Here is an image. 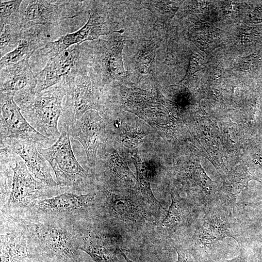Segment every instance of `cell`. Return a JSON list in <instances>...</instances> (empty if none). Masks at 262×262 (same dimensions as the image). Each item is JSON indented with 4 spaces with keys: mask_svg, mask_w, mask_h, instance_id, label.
Segmentation results:
<instances>
[{
    "mask_svg": "<svg viewBox=\"0 0 262 262\" xmlns=\"http://www.w3.org/2000/svg\"><path fill=\"white\" fill-rule=\"evenodd\" d=\"M102 192L106 197L108 206L119 218L135 222L143 218L142 211L127 197L111 192L105 188Z\"/></svg>",
    "mask_w": 262,
    "mask_h": 262,
    "instance_id": "18",
    "label": "cell"
},
{
    "mask_svg": "<svg viewBox=\"0 0 262 262\" xmlns=\"http://www.w3.org/2000/svg\"><path fill=\"white\" fill-rule=\"evenodd\" d=\"M188 215L189 211L183 201L171 194V203L162 226L169 231H175L185 222Z\"/></svg>",
    "mask_w": 262,
    "mask_h": 262,
    "instance_id": "20",
    "label": "cell"
},
{
    "mask_svg": "<svg viewBox=\"0 0 262 262\" xmlns=\"http://www.w3.org/2000/svg\"><path fill=\"white\" fill-rule=\"evenodd\" d=\"M252 22L254 23L262 22V10H259L255 13L252 18Z\"/></svg>",
    "mask_w": 262,
    "mask_h": 262,
    "instance_id": "30",
    "label": "cell"
},
{
    "mask_svg": "<svg viewBox=\"0 0 262 262\" xmlns=\"http://www.w3.org/2000/svg\"><path fill=\"white\" fill-rule=\"evenodd\" d=\"M23 30L18 25L0 24V58L18 46L22 38Z\"/></svg>",
    "mask_w": 262,
    "mask_h": 262,
    "instance_id": "22",
    "label": "cell"
},
{
    "mask_svg": "<svg viewBox=\"0 0 262 262\" xmlns=\"http://www.w3.org/2000/svg\"><path fill=\"white\" fill-rule=\"evenodd\" d=\"M79 248L88 254L95 262H118L115 253L92 241L84 242Z\"/></svg>",
    "mask_w": 262,
    "mask_h": 262,
    "instance_id": "24",
    "label": "cell"
},
{
    "mask_svg": "<svg viewBox=\"0 0 262 262\" xmlns=\"http://www.w3.org/2000/svg\"><path fill=\"white\" fill-rule=\"evenodd\" d=\"M60 131V136L53 145L45 148L37 146V148L51 166L58 186L76 191L88 180V174L74 155L68 130Z\"/></svg>",
    "mask_w": 262,
    "mask_h": 262,
    "instance_id": "6",
    "label": "cell"
},
{
    "mask_svg": "<svg viewBox=\"0 0 262 262\" xmlns=\"http://www.w3.org/2000/svg\"><path fill=\"white\" fill-rule=\"evenodd\" d=\"M33 143L15 139H5L0 142L3 148L20 156L32 175L46 185L57 188L58 185L52 175L51 167L40 154Z\"/></svg>",
    "mask_w": 262,
    "mask_h": 262,
    "instance_id": "11",
    "label": "cell"
},
{
    "mask_svg": "<svg viewBox=\"0 0 262 262\" xmlns=\"http://www.w3.org/2000/svg\"><path fill=\"white\" fill-rule=\"evenodd\" d=\"M156 49L154 45L144 47L136 55L134 67L136 70L143 74H152Z\"/></svg>",
    "mask_w": 262,
    "mask_h": 262,
    "instance_id": "26",
    "label": "cell"
},
{
    "mask_svg": "<svg viewBox=\"0 0 262 262\" xmlns=\"http://www.w3.org/2000/svg\"><path fill=\"white\" fill-rule=\"evenodd\" d=\"M66 93L59 121V131L69 126L90 110H99L100 91L89 76L87 65L63 80Z\"/></svg>",
    "mask_w": 262,
    "mask_h": 262,
    "instance_id": "5",
    "label": "cell"
},
{
    "mask_svg": "<svg viewBox=\"0 0 262 262\" xmlns=\"http://www.w3.org/2000/svg\"><path fill=\"white\" fill-rule=\"evenodd\" d=\"M229 212L221 205L210 208L196 231V242L200 247L210 246L226 237L237 240L231 227Z\"/></svg>",
    "mask_w": 262,
    "mask_h": 262,
    "instance_id": "13",
    "label": "cell"
},
{
    "mask_svg": "<svg viewBox=\"0 0 262 262\" xmlns=\"http://www.w3.org/2000/svg\"><path fill=\"white\" fill-rule=\"evenodd\" d=\"M60 37L57 32L42 25L34 26L24 30L18 46L0 58V69L23 60H30L38 49Z\"/></svg>",
    "mask_w": 262,
    "mask_h": 262,
    "instance_id": "12",
    "label": "cell"
},
{
    "mask_svg": "<svg viewBox=\"0 0 262 262\" xmlns=\"http://www.w3.org/2000/svg\"><path fill=\"white\" fill-rule=\"evenodd\" d=\"M0 158L7 161L13 172L8 202L9 207L25 208L37 198L46 196L57 189L36 180L21 158L16 153L0 148Z\"/></svg>",
    "mask_w": 262,
    "mask_h": 262,
    "instance_id": "7",
    "label": "cell"
},
{
    "mask_svg": "<svg viewBox=\"0 0 262 262\" xmlns=\"http://www.w3.org/2000/svg\"><path fill=\"white\" fill-rule=\"evenodd\" d=\"M178 254V260L175 262H200L201 258L196 252L175 247Z\"/></svg>",
    "mask_w": 262,
    "mask_h": 262,
    "instance_id": "28",
    "label": "cell"
},
{
    "mask_svg": "<svg viewBox=\"0 0 262 262\" xmlns=\"http://www.w3.org/2000/svg\"><path fill=\"white\" fill-rule=\"evenodd\" d=\"M96 2V1H95ZM87 1L89 18L78 30L62 36L38 49L30 59L32 67L44 66L47 62L72 46L98 39L100 36L119 33L114 30L112 18L105 6Z\"/></svg>",
    "mask_w": 262,
    "mask_h": 262,
    "instance_id": "3",
    "label": "cell"
},
{
    "mask_svg": "<svg viewBox=\"0 0 262 262\" xmlns=\"http://www.w3.org/2000/svg\"><path fill=\"white\" fill-rule=\"evenodd\" d=\"M15 94L0 92V142L5 139L31 142L42 147L55 142L34 129L21 113L14 100Z\"/></svg>",
    "mask_w": 262,
    "mask_h": 262,
    "instance_id": "8",
    "label": "cell"
},
{
    "mask_svg": "<svg viewBox=\"0 0 262 262\" xmlns=\"http://www.w3.org/2000/svg\"><path fill=\"white\" fill-rule=\"evenodd\" d=\"M25 237L21 234H0V262H28L30 253Z\"/></svg>",
    "mask_w": 262,
    "mask_h": 262,
    "instance_id": "17",
    "label": "cell"
},
{
    "mask_svg": "<svg viewBox=\"0 0 262 262\" xmlns=\"http://www.w3.org/2000/svg\"><path fill=\"white\" fill-rule=\"evenodd\" d=\"M131 159L136 167L137 186L140 192L150 204L161 207L152 192L149 171L145 163L136 153L132 154Z\"/></svg>",
    "mask_w": 262,
    "mask_h": 262,
    "instance_id": "21",
    "label": "cell"
},
{
    "mask_svg": "<svg viewBox=\"0 0 262 262\" xmlns=\"http://www.w3.org/2000/svg\"><path fill=\"white\" fill-rule=\"evenodd\" d=\"M231 260L233 262H247L246 258L243 253Z\"/></svg>",
    "mask_w": 262,
    "mask_h": 262,
    "instance_id": "31",
    "label": "cell"
},
{
    "mask_svg": "<svg viewBox=\"0 0 262 262\" xmlns=\"http://www.w3.org/2000/svg\"><path fill=\"white\" fill-rule=\"evenodd\" d=\"M124 41L121 35L110 34L88 43L87 72L100 92L112 81L127 78L122 53Z\"/></svg>",
    "mask_w": 262,
    "mask_h": 262,
    "instance_id": "4",
    "label": "cell"
},
{
    "mask_svg": "<svg viewBox=\"0 0 262 262\" xmlns=\"http://www.w3.org/2000/svg\"><path fill=\"white\" fill-rule=\"evenodd\" d=\"M0 91L15 94L25 89L36 87V79L29 59L0 69Z\"/></svg>",
    "mask_w": 262,
    "mask_h": 262,
    "instance_id": "16",
    "label": "cell"
},
{
    "mask_svg": "<svg viewBox=\"0 0 262 262\" xmlns=\"http://www.w3.org/2000/svg\"><path fill=\"white\" fill-rule=\"evenodd\" d=\"M141 8L149 10L162 23L166 38V53L168 52L167 34L169 24L177 12L182 1L144 0L138 1Z\"/></svg>",
    "mask_w": 262,
    "mask_h": 262,
    "instance_id": "19",
    "label": "cell"
},
{
    "mask_svg": "<svg viewBox=\"0 0 262 262\" xmlns=\"http://www.w3.org/2000/svg\"><path fill=\"white\" fill-rule=\"evenodd\" d=\"M208 262H233L231 260H209Z\"/></svg>",
    "mask_w": 262,
    "mask_h": 262,
    "instance_id": "32",
    "label": "cell"
},
{
    "mask_svg": "<svg viewBox=\"0 0 262 262\" xmlns=\"http://www.w3.org/2000/svg\"><path fill=\"white\" fill-rule=\"evenodd\" d=\"M256 55L253 54L243 57L241 61L236 66V69L241 70H248L253 67V63L256 59Z\"/></svg>",
    "mask_w": 262,
    "mask_h": 262,
    "instance_id": "29",
    "label": "cell"
},
{
    "mask_svg": "<svg viewBox=\"0 0 262 262\" xmlns=\"http://www.w3.org/2000/svg\"><path fill=\"white\" fill-rule=\"evenodd\" d=\"M34 232L41 244L58 257L76 260V248L72 235L56 225H35Z\"/></svg>",
    "mask_w": 262,
    "mask_h": 262,
    "instance_id": "14",
    "label": "cell"
},
{
    "mask_svg": "<svg viewBox=\"0 0 262 262\" xmlns=\"http://www.w3.org/2000/svg\"><path fill=\"white\" fill-rule=\"evenodd\" d=\"M95 194H77L64 192L52 197L38 199L30 205L35 212L48 215L76 213L86 207L95 198Z\"/></svg>",
    "mask_w": 262,
    "mask_h": 262,
    "instance_id": "15",
    "label": "cell"
},
{
    "mask_svg": "<svg viewBox=\"0 0 262 262\" xmlns=\"http://www.w3.org/2000/svg\"><path fill=\"white\" fill-rule=\"evenodd\" d=\"M22 2L21 0H0V24L19 26L20 9Z\"/></svg>",
    "mask_w": 262,
    "mask_h": 262,
    "instance_id": "25",
    "label": "cell"
},
{
    "mask_svg": "<svg viewBox=\"0 0 262 262\" xmlns=\"http://www.w3.org/2000/svg\"><path fill=\"white\" fill-rule=\"evenodd\" d=\"M86 12H88L87 1L24 0L20 9L19 26L23 30L44 26L61 37L76 31Z\"/></svg>",
    "mask_w": 262,
    "mask_h": 262,
    "instance_id": "2",
    "label": "cell"
},
{
    "mask_svg": "<svg viewBox=\"0 0 262 262\" xmlns=\"http://www.w3.org/2000/svg\"><path fill=\"white\" fill-rule=\"evenodd\" d=\"M105 155V164L110 172L125 181H133L136 179L133 173L125 161L115 150L110 149Z\"/></svg>",
    "mask_w": 262,
    "mask_h": 262,
    "instance_id": "23",
    "label": "cell"
},
{
    "mask_svg": "<svg viewBox=\"0 0 262 262\" xmlns=\"http://www.w3.org/2000/svg\"><path fill=\"white\" fill-rule=\"evenodd\" d=\"M65 93L62 81L38 93L33 87L22 90L15 94L14 100L30 125L55 142L61 135L59 121Z\"/></svg>",
    "mask_w": 262,
    "mask_h": 262,
    "instance_id": "1",
    "label": "cell"
},
{
    "mask_svg": "<svg viewBox=\"0 0 262 262\" xmlns=\"http://www.w3.org/2000/svg\"><path fill=\"white\" fill-rule=\"evenodd\" d=\"M68 131L70 136L83 147L89 164L96 165L98 148L106 143L107 137L105 122L98 111L86 112L69 126Z\"/></svg>",
    "mask_w": 262,
    "mask_h": 262,
    "instance_id": "10",
    "label": "cell"
},
{
    "mask_svg": "<svg viewBox=\"0 0 262 262\" xmlns=\"http://www.w3.org/2000/svg\"><path fill=\"white\" fill-rule=\"evenodd\" d=\"M87 42L71 46L49 59L35 73V92H42L58 83L87 65Z\"/></svg>",
    "mask_w": 262,
    "mask_h": 262,
    "instance_id": "9",
    "label": "cell"
},
{
    "mask_svg": "<svg viewBox=\"0 0 262 262\" xmlns=\"http://www.w3.org/2000/svg\"><path fill=\"white\" fill-rule=\"evenodd\" d=\"M121 254L124 258L125 260L127 262H134L132 260H130L123 252L122 250H120Z\"/></svg>",
    "mask_w": 262,
    "mask_h": 262,
    "instance_id": "33",
    "label": "cell"
},
{
    "mask_svg": "<svg viewBox=\"0 0 262 262\" xmlns=\"http://www.w3.org/2000/svg\"><path fill=\"white\" fill-rule=\"evenodd\" d=\"M201 66L197 55L192 53L189 61L188 68L184 78L179 83L178 85H181L187 82L190 78L201 68Z\"/></svg>",
    "mask_w": 262,
    "mask_h": 262,
    "instance_id": "27",
    "label": "cell"
}]
</instances>
